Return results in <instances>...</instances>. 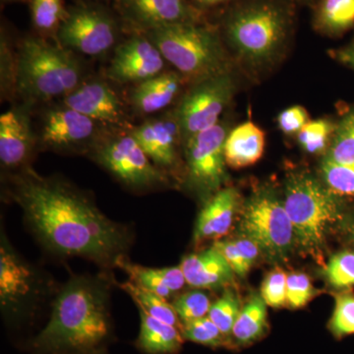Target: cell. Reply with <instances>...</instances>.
Masks as SVG:
<instances>
[{
	"label": "cell",
	"instance_id": "obj_23",
	"mask_svg": "<svg viewBox=\"0 0 354 354\" xmlns=\"http://www.w3.org/2000/svg\"><path fill=\"white\" fill-rule=\"evenodd\" d=\"M116 267L127 272L130 281L138 283L147 290L153 291L165 299H169L177 291L183 290L186 281L180 267H167L155 269L133 264L127 257L121 258Z\"/></svg>",
	"mask_w": 354,
	"mask_h": 354
},
{
	"label": "cell",
	"instance_id": "obj_34",
	"mask_svg": "<svg viewBox=\"0 0 354 354\" xmlns=\"http://www.w3.org/2000/svg\"><path fill=\"white\" fill-rule=\"evenodd\" d=\"M323 274L328 283L335 290H351L354 286V251L335 254L324 266Z\"/></svg>",
	"mask_w": 354,
	"mask_h": 354
},
{
	"label": "cell",
	"instance_id": "obj_38",
	"mask_svg": "<svg viewBox=\"0 0 354 354\" xmlns=\"http://www.w3.org/2000/svg\"><path fill=\"white\" fill-rule=\"evenodd\" d=\"M286 278L288 274L281 269H274L266 277L260 295L268 306L272 308L286 306Z\"/></svg>",
	"mask_w": 354,
	"mask_h": 354
},
{
	"label": "cell",
	"instance_id": "obj_14",
	"mask_svg": "<svg viewBox=\"0 0 354 354\" xmlns=\"http://www.w3.org/2000/svg\"><path fill=\"white\" fill-rule=\"evenodd\" d=\"M121 22L134 32L167 26L205 22L204 13L191 0H115Z\"/></svg>",
	"mask_w": 354,
	"mask_h": 354
},
{
	"label": "cell",
	"instance_id": "obj_2",
	"mask_svg": "<svg viewBox=\"0 0 354 354\" xmlns=\"http://www.w3.org/2000/svg\"><path fill=\"white\" fill-rule=\"evenodd\" d=\"M108 281L75 276L60 290L50 321L32 341L35 354L101 351L111 339Z\"/></svg>",
	"mask_w": 354,
	"mask_h": 354
},
{
	"label": "cell",
	"instance_id": "obj_1",
	"mask_svg": "<svg viewBox=\"0 0 354 354\" xmlns=\"http://www.w3.org/2000/svg\"><path fill=\"white\" fill-rule=\"evenodd\" d=\"M8 195L22 209L38 241L51 252L111 268L131 244L129 230L95 206L75 186L31 169L10 177Z\"/></svg>",
	"mask_w": 354,
	"mask_h": 354
},
{
	"label": "cell",
	"instance_id": "obj_25",
	"mask_svg": "<svg viewBox=\"0 0 354 354\" xmlns=\"http://www.w3.org/2000/svg\"><path fill=\"white\" fill-rule=\"evenodd\" d=\"M267 307L258 295L242 307L232 333L235 346H251L265 337L269 329Z\"/></svg>",
	"mask_w": 354,
	"mask_h": 354
},
{
	"label": "cell",
	"instance_id": "obj_13",
	"mask_svg": "<svg viewBox=\"0 0 354 354\" xmlns=\"http://www.w3.org/2000/svg\"><path fill=\"white\" fill-rule=\"evenodd\" d=\"M109 132L85 114L62 104L44 113L38 141L53 152L90 153Z\"/></svg>",
	"mask_w": 354,
	"mask_h": 354
},
{
	"label": "cell",
	"instance_id": "obj_39",
	"mask_svg": "<svg viewBox=\"0 0 354 354\" xmlns=\"http://www.w3.org/2000/svg\"><path fill=\"white\" fill-rule=\"evenodd\" d=\"M309 121V114L304 106H295L281 111L278 116V124L286 135H297Z\"/></svg>",
	"mask_w": 354,
	"mask_h": 354
},
{
	"label": "cell",
	"instance_id": "obj_21",
	"mask_svg": "<svg viewBox=\"0 0 354 354\" xmlns=\"http://www.w3.org/2000/svg\"><path fill=\"white\" fill-rule=\"evenodd\" d=\"M185 81L177 71L162 72L134 85L129 95L130 106L140 115L160 113L174 104Z\"/></svg>",
	"mask_w": 354,
	"mask_h": 354
},
{
	"label": "cell",
	"instance_id": "obj_44",
	"mask_svg": "<svg viewBox=\"0 0 354 354\" xmlns=\"http://www.w3.org/2000/svg\"><path fill=\"white\" fill-rule=\"evenodd\" d=\"M194 6L204 11L205 9L211 8V7L220 6V4L227 3L232 0H191Z\"/></svg>",
	"mask_w": 354,
	"mask_h": 354
},
{
	"label": "cell",
	"instance_id": "obj_46",
	"mask_svg": "<svg viewBox=\"0 0 354 354\" xmlns=\"http://www.w3.org/2000/svg\"><path fill=\"white\" fill-rule=\"evenodd\" d=\"M73 354H104L102 349L101 351H88V353H73Z\"/></svg>",
	"mask_w": 354,
	"mask_h": 354
},
{
	"label": "cell",
	"instance_id": "obj_8",
	"mask_svg": "<svg viewBox=\"0 0 354 354\" xmlns=\"http://www.w3.org/2000/svg\"><path fill=\"white\" fill-rule=\"evenodd\" d=\"M90 155L97 165L131 189H155L169 180L129 130L106 133Z\"/></svg>",
	"mask_w": 354,
	"mask_h": 354
},
{
	"label": "cell",
	"instance_id": "obj_15",
	"mask_svg": "<svg viewBox=\"0 0 354 354\" xmlns=\"http://www.w3.org/2000/svg\"><path fill=\"white\" fill-rule=\"evenodd\" d=\"M165 59L143 32H133L114 50L106 77L118 84H137L165 72Z\"/></svg>",
	"mask_w": 354,
	"mask_h": 354
},
{
	"label": "cell",
	"instance_id": "obj_31",
	"mask_svg": "<svg viewBox=\"0 0 354 354\" xmlns=\"http://www.w3.org/2000/svg\"><path fill=\"white\" fill-rule=\"evenodd\" d=\"M241 310V302L236 292L230 286H227L221 297L212 304L208 317L218 326L221 333L232 341V329Z\"/></svg>",
	"mask_w": 354,
	"mask_h": 354
},
{
	"label": "cell",
	"instance_id": "obj_35",
	"mask_svg": "<svg viewBox=\"0 0 354 354\" xmlns=\"http://www.w3.org/2000/svg\"><path fill=\"white\" fill-rule=\"evenodd\" d=\"M323 183L339 196L354 197V164H339L325 158L321 164Z\"/></svg>",
	"mask_w": 354,
	"mask_h": 354
},
{
	"label": "cell",
	"instance_id": "obj_40",
	"mask_svg": "<svg viewBox=\"0 0 354 354\" xmlns=\"http://www.w3.org/2000/svg\"><path fill=\"white\" fill-rule=\"evenodd\" d=\"M213 246L220 251L236 276L241 278L246 276L249 269L242 259L241 254L234 241H218L214 243Z\"/></svg>",
	"mask_w": 354,
	"mask_h": 354
},
{
	"label": "cell",
	"instance_id": "obj_30",
	"mask_svg": "<svg viewBox=\"0 0 354 354\" xmlns=\"http://www.w3.org/2000/svg\"><path fill=\"white\" fill-rule=\"evenodd\" d=\"M181 333L185 341L209 348H235L234 342L221 333L208 316L183 324Z\"/></svg>",
	"mask_w": 354,
	"mask_h": 354
},
{
	"label": "cell",
	"instance_id": "obj_41",
	"mask_svg": "<svg viewBox=\"0 0 354 354\" xmlns=\"http://www.w3.org/2000/svg\"><path fill=\"white\" fill-rule=\"evenodd\" d=\"M234 241L241 254L242 259L245 263L246 267L250 270L254 263L257 260L258 256L261 254L259 247L255 242L244 236H241Z\"/></svg>",
	"mask_w": 354,
	"mask_h": 354
},
{
	"label": "cell",
	"instance_id": "obj_37",
	"mask_svg": "<svg viewBox=\"0 0 354 354\" xmlns=\"http://www.w3.org/2000/svg\"><path fill=\"white\" fill-rule=\"evenodd\" d=\"M319 290L314 288L311 279L304 272H290L286 278V306L299 309L318 295Z\"/></svg>",
	"mask_w": 354,
	"mask_h": 354
},
{
	"label": "cell",
	"instance_id": "obj_29",
	"mask_svg": "<svg viewBox=\"0 0 354 354\" xmlns=\"http://www.w3.org/2000/svg\"><path fill=\"white\" fill-rule=\"evenodd\" d=\"M326 158L339 164H354V108L335 125Z\"/></svg>",
	"mask_w": 354,
	"mask_h": 354
},
{
	"label": "cell",
	"instance_id": "obj_18",
	"mask_svg": "<svg viewBox=\"0 0 354 354\" xmlns=\"http://www.w3.org/2000/svg\"><path fill=\"white\" fill-rule=\"evenodd\" d=\"M36 135L29 116L20 109H10L0 116V162L6 169H29L36 149Z\"/></svg>",
	"mask_w": 354,
	"mask_h": 354
},
{
	"label": "cell",
	"instance_id": "obj_33",
	"mask_svg": "<svg viewBox=\"0 0 354 354\" xmlns=\"http://www.w3.org/2000/svg\"><path fill=\"white\" fill-rule=\"evenodd\" d=\"M328 329L337 339L354 335V293L342 290L335 295L334 311Z\"/></svg>",
	"mask_w": 354,
	"mask_h": 354
},
{
	"label": "cell",
	"instance_id": "obj_5",
	"mask_svg": "<svg viewBox=\"0 0 354 354\" xmlns=\"http://www.w3.org/2000/svg\"><path fill=\"white\" fill-rule=\"evenodd\" d=\"M16 58V92L27 102L64 99L84 81L74 53L41 37L23 39Z\"/></svg>",
	"mask_w": 354,
	"mask_h": 354
},
{
	"label": "cell",
	"instance_id": "obj_10",
	"mask_svg": "<svg viewBox=\"0 0 354 354\" xmlns=\"http://www.w3.org/2000/svg\"><path fill=\"white\" fill-rule=\"evenodd\" d=\"M236 88L232 68L192 83L174 109L183 146L195 135L220 122L221 115L234 99Z\"/></svg>",
	"mask_w": 354,
	"mask_h": 354
},
{
	"label": "cell",
	"instance_id": "obj_45",
	"mask_svg": "<svg viewBox=\"0 0 354 354\" xmlns=\"http://www.w3.org/2000/svg\"><path fill=\"white\" fill-rule=\"evenodd\" d=\"M291 2H299V3H313V2H317V0H290Z\"/></svg>",
	"mask_w": 354,
	"mask_h": 354
},
{
	"label": "cell",
	"instance_id": "obj_6",
	"mask_svg": "<svg viewBox=\"0 0 354 354\" xmlns=\"http://www.w3.org/2000/svg\"><path fill=\"white\" fill-rule=\"evenodd\" d=\"M145 35L191 83L232 68L220 30L206 22L167 26Z\"/></svg>",
	"mask_w": 354,
	"mask_h": 354
},
{
	"label": "cell",
	"instance_id": "obj_17",
	"mask_svg": "<svg viewBox=\"0 0 354 354\" xmlns=\"http://www.w3.org/2000/svg\"><path fill=\"white\" fill-rule=\"evenodd\" d=\"M129 131L160 171L167 174L176 169L183 140L174 109L144 121Z\"/></svg>",
	"mask_w": 354,
	"mask_h": 354
},
{
	"label": "cell",
	"instance_id": "obj_12",
	"mask_svg": "<svg viewBox=\"0 0 354 354\" xmlns=\"http://www.w3.org/2000/svg\"><path fill=\"white\" fill-rule=\"evenodd\" d=\"M44 285L36 269L14 250L6 235L0 244V306L11 322L22 320L38 304Z\"/></svg>",
	"mask_w": 354,
	"mask_h": 354
},
{
	"label": "cell",
	"instance_id": "obj_7",
	"mask_svg": "<svg viewBox=\"0 0 354 354\" xmlns=\"http://www.w3.org/2000/svg\"><path fill=\"white\" fill-rule=\"evenodd\" d=\"M239 232L259 247L261 254L274 263H283L295 248L292 225L283 199L263 186L246 200L241 209Z\"/></svg>",
	"mask_w": 354,
	"mask_h": 354
},
{
	"label": "cell",
	"instance_id": "obj_27",
	"mask_svg": "<svg viewBox=\"0 0 354 354\" xmlns=\"http://www.w3.org/2000/svg\"><path fill=\"white\" fill-rule=\"evenodd\" d=\"M121 288L133 298L137 307L144 310L148 315L183 330V323L172 304L167 299L132 281L122 283Z\"/></svg>",
	"mask_w": 354,
	"mask_h": 354
},
{
	"label": "cell",
	"instance_id": "obj_4",
	"mask_svg": "<svg viewBox=\"0 0 354 354\" xmlns=\"http://www.w3.org/2000/svg\"><path fill=\"white\" fill-rule=\"evenodd\" d=\"M283 204L295 248L323 265L328 234L344 218L339 195L311 172L299 169L286 176Z\"/></svg>",
	"mask_w": 354,
	"mask_h": 354
},
{
	"label": "cell",
	"instance_id": "obj_32",
	"mask_svg": "<svg viewBox=\"0 0 354 354\" xmlns=\"http://www.w3.org/2000/svg\"><path fill=\"white\" fill-rule=\"evenodd\" d=\"M335 130V125L329 120H309L297 134L298 143L305 152L318 155L329 148Z\"/></svg>",
	"mask_w": 354,
	"mask_h": 354
},
{
	"label": "cell",
	"instance_id": "obj_26",
	"mask_svg": "<svg viewBox=\"0 0 354 354\" xmlns=\"http://www.w3.org/2000/svg\"><path fill=\"white\" fill-rule=\"evenodd\" d=\"M313 26L326 36L346 34L354 28V0H317Z\"/></svg>",
	"mask_w": 354,
	"mask_h": 354
},
{
	"label": "cell",
	"instance_id": "obj_20",
	"mask_svg": "<svg viewBox=\"0 0 354 354\" xmlns=\"http://www.w3.org/2000/svg\"><path fill=\"white\" fill-rule=\"evenodd\" d=\"M179 267L186 283L198 290L225 288L234 279V272L214 246L185 256Z\"/></svg>",
	"mask_w": 354,
	"mask_h": 354
},
{
	"label": "cell",
	"instance_id": "obj_43",
	"mask_svg": "<svg viewBox=\"0 0 354 354\" xmlns=\"http://www.w3.org/2000/svg\"><path fill=\"white\" fill-rule=\"evenodd\" d=\"M341 227L344 228L346 237L354 247V216L344 218L342 221Z\"/></svg>",
	"mask_w": 354,
	"mask_h": 354
},
{
	"label": "cell",
	"instance_id": "obj_28",
	"mask_svg": "<svg viewBox=\"0 0 354 354\" xmlns=\"http://www.w3.org/2000/svg\"><path fill=\"white\" fill-rule=\"evenodd\" d=\"M32 25L41 38L57 36L68 14L64 0H29Z\"/></svg>",
	"mask_w": 354,
	"mask_h": 354
},
{
	"label": "cell",
	"instance_id": "obj_42",
	"mask_svg": "<svg viewBox=\"0 0 354 354\" xmlns=\"http://www.w3.org/2000/svg\"><path fill=\"white\" fill-rule=\"evenodd\" d=\"M330 55L337 62H341V64L348 66L349 68L354 70V39L346 46L339 48V50L330 51Z\"/></svg>",
	"mask_w": 354,
	"mask_h": 354
},
{
	"label": "cell",
	"instance_id": "obj_9",
	"mask_svg": "<svg viewBox=\"0 0 354 354\" xmlns=\"http://www.w3.org/2000/svg\"><path fill=\"white\" fill-rule=\"evenodd\" d=\"M120 21L97 2H80L70 7L55 39L72 53L102 57L120 44Z\"/></svg>",
	"mask_w": 354,
	"mask_h": 354
},
{
	"label": "cell",
	"instance_id": "obj_16",
	"mask_svg": "<svg viewBox=\"0 0 354 354\" xmlns=\"http://www.w3.org/2000/svg\"><path fill=\"white\" fill-rule=\"evenodd\" d=\"M62 104L85 114L109 132L131 129L124 102L108 83L102 80L83 81Z\"/></svg>",
	"mask_w": 354,
	"mask_h": 354
},
{
	"label": "cell",
	"instance_id": "obj_24",
	"mask_svg": "<svg viewBox=\"0 0 354 354\" xmlns=\"http://www.w3.org/2000/svg\"><path fill=\"white\" fill-rule=\"evenodd\" d=\"M140 333L136 346L146 354H176L184 339L178 328L158 321L139 308Z\"/></svg>",
	"mask_w": 354,
	"mask_h": 354
},
{
	"label": "cell",
	"instance_id": "obj_3",
	"mask_svg": "<svg viewBox=\"0 0 354 354\" xmlns=\"http://www.w3.org/2000/svg\"><path fill=\"white\" fill-rule=\"evenodd\" d=\"M293 25L290 0H241L223 15L218 30L239 64L261 73L285 55Z\"/></svg>",
	"mask_w": 354,
	"mask_h": 354
},
{
	"label": "cell",
	"instance_id": "obj_11",
	"mask_svg": "<svg viewBox=\"0 0 354 354\" xmlns=\"http://www.w3.org/2000/svg\"><path fill=\"white\" fill-rule=\"evenodd\" d=\"M230 130L227 123L221 120L183 146L188 185L206 201L225 187L227 181L225 143Z\"/></svg>",
	"mask_w": 354,
	"mask_h": 354
},
{
	"label": "cell",
	"instance_id": "obj_22",
	"mask_svg": "<svg viewBox=\"0 0 354 354\" xmlns=\"http://www.w3.org/2000/svg\"><path fill=\"white\" fill-rule=\"evenodd\" d=\"M265 145V132L252 121L237 125L230 130L225 140L227 167L239 169L256 164L264 153Z\"/></svg>",
	"mask_w": 354,
	"mask_h": 354
},
{
	"label": "cell",
	"instance_id": "obj_47",
	"mask_svg": "<svg viewBox=\"0 0 354 354\" xmlns=\"http://www.w3.org/2000/svg\"><path fill=\"white\" fill-rule=\"evenodd\" d=\"M2 1L12 2V1H23V0H2Z\"/></svg>",
	"mask_w": 354,
	"mask_h": 354
},
{
	"label": "cell",
	"instance_id": "obj_36",
	"mask_svg": "<svg viewBox=\"0 0 354 354\" xmlns=\"http://www.w3.org/2000/svg\"><path fill=\"white\" fill-rule=\"evenodd\" d=\"M171 304L183 326V324L208 316L213 304L205 291L195 288L179 295Z\"/></svg>",
	"mask_w": 354,
	"mask_h": 354
},
{
	"label": "cell",
	"instance_id": "obj_19",
	"mask_svg": "<svg viewBox=\"0 0 354 354\" xmlns=\"http://www.w3.org/2000/svg\"><path fill=\"white\" fill-rule=\"evenodd\" d=\"M241 208V195L234 187H223L209 197L198 216L195 225L196 243L216 241L227 234Z\"/></svg>",
	"mask_w": 354,
	"mask_h": 354
}]
</instances>
